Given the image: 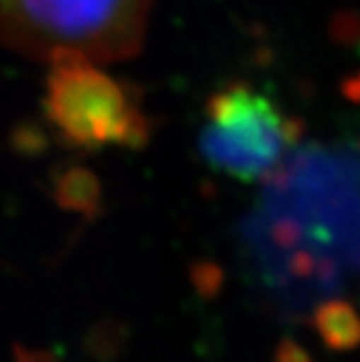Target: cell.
Listing matches in <instances>:
<instances>
[{"mask_svg": "<svg viewBox=\"0 0 360 362\" xmlns=\"http://www.w3.org/2000/svg\"><path fill=\"white\" fill-rule=\"evenodd\" d=\"M310 321L321 343L332 351H347L360 345V315L341 298H330L315 306Z\"/></svg>", "mask_w": 360, "mask_h": 362, "instance_id": "5", "label": "cell"}, {"mask_svg": "<svg viewBox=\"0 0 360 362\" xmlns=\"http://www.w3.org/2000/svg\"><path fill=\"white\" fill-rule=\"evenodd\" d=\"M44 115L63 146L83 152L137 150L150 139V122L137 95L83 57L50 61Z\"/></svg>", "mask_w": 360, "mask_h": 362, "instance_id": "4", "label": "cell"}, {"mask_svg": "<svg viewBox=\"0 0 360 362\" xmlns=\"http://www.w3.org/2000/svg\"><path fill=\"white\" fill-rule=\"evenodd\" d=\"M263 185L239 237L269 298L306 317L360 278V152L298 146Z\"/></svg>", "mask_w": 360, "mask_h": 362, "instance_id": "1", "label": "cell"}, {"mask_svg": "<svg viewBox=\"0 0 360 362\" xmlns=\"http://www.w3.org/2000/svg\"><path fill=\"white\" fill-rule=\"evenodd\" d=\"M302 124L248 83L217 89L204 107L198 150L204 163L241 182H265L300 146Z\"/></svg>", "mask_w": 360, "mask_h": 362, "instance_id": "3", "label": "cell"}, {"mask_svg": "<svg viewBox=\"0 0 360 362\" xmlns=\"http://www.w3.org/2000/svg\"><path fill=\"white\" fill-rule=\"evenodd\" d=\"M54 200L63 211L95 219L103 213V187L93 172L85 168H65L52 178Z\"/></svg>", "mask_w": 360, "mask_h": 362, "instance_id": "6", "label": "cell"}, {"mask_svg": "<svg viewBox=\"0 0 360 362\" xmlns=\"http://www.w3.org/2000/svg\"><path fill=\"white\" fill-rule=\"evenodd\" d=\"M154 0H0V40L11 50L54 61L115 63L135 57Z\"/></svg>", "mask_w": 360, "mask_h": 362, "instance_id": "2", "label": "cell"}, {"mask_svg": "<svg viewBox=\"0 0 360 362\" xmlns=\"http://www.w3.org/2000/svg\"><path fill=\"white\" fill-rule=\"evenodd\" d=\"M274 362H313V358L308 356V351L302 345H298L291 339H284L276 347Z\"/></svg>", "mask_w": 360, "mask_h": 362, "instance_id": "7", "label": "cell"}, {"mask_svg": "<svg viewBox=\"0 0 360 362\" xmlns=\"http://www.w3.org/2000/svg\"><path fill=\"white\" fill-rule=\"evenodd\" d=\"M13 356H16V362H59L46 349H30V347H22V345L16 347Z\"/></svg>", "mask_w": 360, "mask_h": 362, "instance_id": "8", "label": "cell"}]
</instances>
